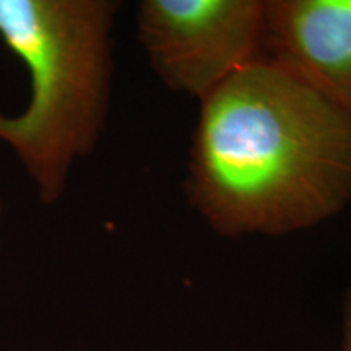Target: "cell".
<instances>
[{"label": "cell", "mask_w": 351, "mask_h": 351, "mask_svg": "<svg viewBox=\"0 0 351 351\" xmlns=\"http://www.w3.org/2000/svg\"><path fill=\"white\" fill-rule=\"evenodd\" d=\"M262 59L351 112V0H265Z\"/></svg>", "instance_id": "277c9868"}, {"label": "cell", "mask_w": 351, "mask_h": 351, "mask_svg": "<svg viewBox=\"0 0 351 351\" xmlns=\"http://www.w3.org/2000/svg\"><path fill=\"white\" fill-rule=\"evenodd\" d=\"M0 210H2V202H0Z\"/></svg>", "instance_id": "8992f818"}, {"label": "cell", "mask_w": 351, "mask_h": 351, "mask_svg": "<svg viewBox=\"0 0 351 351\" xmlns=\"http://www.w3.org/2000/svg\"><path fill=\"white\" fill-rule=\"evenodd\" d=\"M265 0H142L137 36L166 88L200 103L262 59Z\"/></svg>", "instance_id": "3957f363"}, {"label": "cell", "mask_w": 351, "mask_h": 351, "mask_svg": "<svg viewBox=\"0 0 351 351\" xmlns=\"http://www.w3.org/2000/svg\"><path fill=\"white\" fill-rule=\"evenodd\" d=\"M116 0H0V39L29 73V101L0 112V142L15 153L41 204L54 205L72 168L103 138L111 108Z\"/></svg>", "instance_id": "7a4b0ae2"}, {"label": "cell", "mask_w": 351, "mask_h": 351, "mask_svg": "<svg viewBox=\"0 0 351 351\" xmlns=\"http://www.w3.org/2000/svg\"><path fill=\"white\" fill-rule=\"evenodd\" d=\"M340 351H351V283L343 300V322H341Z\"/></svg>", "instance_id": "5b68a950"}, {"label": "cell", "mask_w": 351, "mask_h": 351, "mask_svg": "<svg viewBox=\"0 0 351 351\" xmlns=\"http://www.w3.org/2000/svg\"><path fill=\"white\" fill-rule=\"evenodd\" d=\"M187 174L221 236L319 226L351 204V112L261 59L200 103Z\"/></svg>", "instance_id": "6da1fadb"}]
</instances>
